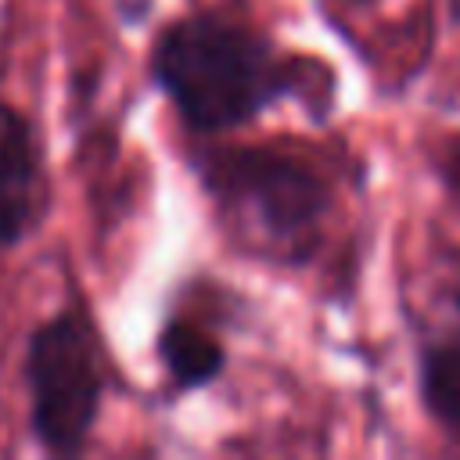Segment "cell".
Returning <instances> with one entry per match:
<instances>
[{
  "instance_id": "obj_5",
  "label": "cell",
  "mask_w": 460,
  "mask_h": 460,
  "mask_svg": "<svg viewBox=\"0 0 460 460\" xmlns=\"http://www.w3.org/2000/svg\"><path fill=\"white\" fill-rule=\"evenodd\" d=\"M40 162L25 119L0 104V248L14 244L36 216Z\"/></svg>"
},
{
  "instance_id": "obj_3",
  "label": "cell",
  "mask_w": 460,
  "mask_h": 460,
  "mask_svg": "<svg viewBox=\"0 0 460 460\" xmlns=\"http://www.w3.org/2000/svg\"><path fill=\"white\" fill-rule=\"evenodd\" d=\"M32 431L54 453H72L86 442L101 410V356L90 323L79 313H58L29 341Z\"/></svg>"
},
{
  "instance_id": "obj_2",
  "label": "cell",
  "mask_w": 460,
  "mask_h": 460,
  "mask_svg": "<svg viewBox=\"0 0 460 460\" xmlns=\"http://www.w3.org/2000/svg\"><path fill=\"white\" fill-rule=\"evenodd\" d=\"M205 183L244 226L288 255H305L331 208L323 176L284 147H230L205 158Z\"/></svg>"
},
{
  "instance_id": "obj_4",
  "label": "cell",
  "mask_w": 460,
  "mask_h": 460,
  "mask_svg": "<svg viewBox=\"0 0 460 460\" xmlns=\"http://www.w3.org/2000/svg\"><path fill=\"white\" fill-rule=\"evenodd\" d=\"M417 388L428 417L460 446V291H449L417 345Z\"/></svg>"
},
{
  "instance_id": "obj_1",
  "label": "cell",
  "mask_w": 460,
  "mask_h": 460,
  "mask_svg": "<svg viewBox=\"0 0 460 460\" xmlns=\"http://www.w3.org/2000/svg\"><path fill=\"white\" fill-rule=\"evenodd\" d=\"M155 75L190 129L216 133L248 122L291 90V68L252 29L223 14H194L165 29Z\"/></svg>"
},
{
  "instance_id": "obj_6",
  "label": "cell",
  "mask_w": 460,
  "mask_h": 460,
  "mask_svg": "<svg viewBox=\"0 0 460 460\" xmlns=\"http://www.w3.org/2000/svg\"><path fill=\"white\" fill-rule=\"evenodd\" d=\"M158 356L180 388L208 385L223 370V349L194 323L172 320L158 338Z\"/></svg>"
},
{
  "instance_id": "obj_7",
  "label": "cell",
  "mask_w": 460,
  "mask_h": 460,
  "mask_svg": "<svg viewBox=\"0 0 460 460\" xmlns=\"http://www.w3.org/2000/svg\"><path fill=\"white\" fill-rule=\"evenodd\" d=\"M435 165H438V176H442V183H446L449 198L460 205V133H453V137H446V140H442Z\"/></svg>"
}]
</instances>
